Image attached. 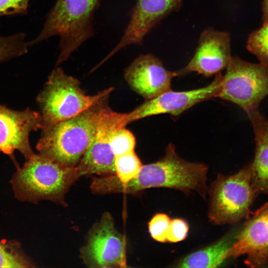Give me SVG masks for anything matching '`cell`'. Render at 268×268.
I'll list each match as a JSON object with an SVG mask.
<instances>
[{"label":"cell","mask_w":268,"mask_h":268,"mask_svg":"<svg viewBox=\"0 0 268 268\" xmlns=\"http://www.w3.org/2000/svg\"><path fill=\"white\" fill-rule=\"evenodd\" d=\"M113 90L110 87L95 95H87L76 78L67 74L61 67H56L36 99L42 129L77 115L109 97Z\"/></svg>","instance_id":"5b68a950"},{"label":"cell","mask_w":268,"mask_h":268,"mask_svg":"<svg viewBox=\"0 0 268 268\" xmlns=\"http://www.w3.org/2000/svg\"><path fill=\"white\" fill-rule=\"evenodd\" d=\"M79 178L75 166L61 165L38 153L27 159L10 182L21 201L48 200L65 205L66 194Z\"/></svg>","instance_id":"3957f363"},{"label":"cell","mask_w":268,"mask_h":268,"mask_svg":"<svg viewBox=\"0 0 268 268\" xmlns=\"http://www.w3.org/2000/svg\"><path fill=\"white\" fill-rule=\"evenodd\" d=\"M80 252V258L88 267H127L124 237L117 231L108 212L104 213L91 228Z\"/></svg>","instance_id":"ba28073f"},{"label":"cell","mask_w":268,"mask_h":268,"mask_svg":"<svg viewBox=\"0 0 268 268\" xmlns=\"http://www.w3.org/2000/svg\"><path fill=\"white\" fill-rule=\"evenodd\" d=\"M42 128L39 112L29 108L15 111L0 104V151L12 159L15 150L26 159L35 154L30 146L29 135L32 131Z\"/></svg>","instance_id":"7c38bea8"},{"label":"cell","mask_w":268,"mask_h":268,"mask_svg":"<svg viewBox=\"0 0 268 268\" xmlns=\"http://www.w3.org/2000/svg\"><path fill=\"white\" fill-rule=\"evenodd\" d=\"M232 57L230 34L208 27L201 32L192 59L185 67L177 70V74L182 76L197 72L209 77L226 69Z\"/></svg>","instance_id":"4fadbf2b"},{"label":"cell","mask_w":268,"mask_h":268,"mask_svg":"<svg viewBox=\"0 0 268 268\" xmlns=\"http://www.w3.org/2000/svg\"><path fill=\"white\" fill-rule=\"evenodd\" d=\"M254 130L255 155L251 163L252 183L258 193L268 195V120L258 109L247 114Z\"/></svg>","instance_id":"2e32d148"},{"label":"cell","mask_w":268,"mask_h":268,"mask_svg":"<svg viewBox=\"0 0 268 268\" xmlns=\"http://www.w3.org/2000/svg\"><path fill=\"white\" fill-rule=\"evenodd\" d=\"M108 98L76 116L42 129L36 145L39 154L61 165L75 167L96 134L108 107Z\"/></svg>","instance_id":"7a4b0ae2"},{"label":"cell","mask_w":268,"mask_h":268,"mask_svg":"<svg viewBox=\"0 0 268 268\" xmlns=\"http://www.w3.org/2000/svg\"><path fill=\"white\" fill-rule=\"evenodd\" d=\"M101 0H57L38 36L30 46L54 36L60 37L58 66L94 34L93 19Z\"/></svg>","instance_id":"277c9868"},{"label":"cell","mask_w":268,"mask_h":268,"mask_svg":"<svg viewBox=\"0 0 268 268\" xmlns=\"http://www.w3.org/2000/svg\"><path fill=\"white\" fill-rule=\"evenodd\" d=\"M207 170L203 163L189 162L179 157L171 143L161 159L143 165L138 174L131 180L122 182L115 175H106L94 178L92 187L94 193L99 195H135L146 189L163 187L185 193L195 191L205 198Z\"/></svg>","instance_id":"6da1fadb"},{"label":"cell","mask_w":268,"mask_h":268,"mask_svg":"<svg viewBox=\"0 0 268 268\" xmlns=\"http://www.w3.org/2000/svg\"><path fill=\"white\" fill-rule=\"evenodd\" d=\"M183 1V0H136L122 37L97 67L130 45H142L146 36L164 18L179 10Z\"/></svg>","instance_id":"30bf717a"},{"label":"cell","mask_w":268,"mask_h":268,"mask_svg":"<svg viewBox=\"0 0 268 268\" xmlns=\"http://www.w3.org/2000/svg\"><path fill=\"white\" fill-rule=\"evenodd\" d=\"M240 228L227 233L214 243L191 253L175 266L179 268H214L226 260L225 256L231 247Z\"/></svg>","instance_id":"e0dca14e"},{"label":"cell","mask_w":268,"mask_h":268,"mask_svg":"<svg viewBox=\"0 0 268 268\" xmlns=\"http://www.w3.org/2000/svg\"><path fill=\"white\" fill-rule=\"evenodd\" d=\"M263 23L268 22V0H263L262 4Z\"/></svg>","instance_id":"484cf974"},{"label":"cell","mask_w":268,"mask_h":268,"mask_svg":"<svg viewBox=\"0 0 268 268\" xmlns=\"http://www.w3.org/2000/svg\"><path fill=\"white\" fill-rule=\"evenodd\" d=\"M247 255L245 264L261 268L268 263V202L259 208L237 234L225 258Z\"/></svg>","instance_id":"5bb4252c"},{"label":"cell","mask_w":268,"mask_h":268,"mask_svg":"<svg viewBox=\"0 0 268 268\" xmlns=\"http://www.w3.org/2000/svg\"><path fill=\"white\" fill-rule=\"evenodd\" d=\"M177 71L166 69L162 61L151 54L140 55L127 67L125 78L135 92L146 100L171 90L172 79Z\"/></svg>","instance_id":"9a60e30c"},{"label":"cell","mask_w":268,"mask_h":268,"mask_svg":"<svg viewBox=\"0 0 268 268\" xmlns=\"http://www.w3.org/2000/svg\"><path fill=\"white\" fill-rule=\"evenodd\" d=\"M30 0H0V16L23 14L28 8Z\"/></svg>","instance_id":"d4e9b609"},{"label":"cell","mask_w":268,"mask_h":268,"mask_svg":"<svg viewBox=\"0 0 268 268\" xmlns=\"http://www.w3.org/2000/svg\"><path fill=\"white\" fill-rule=\"evenodd\" d=\"M33 264L15 244L0 242V268H31Z\"/></svg>","instance_id":"44dd1931"},{"label":"cell","mask_w":268,"mask_h":268,"mask_svg":"<svg viewBox=\"0 0 268 268\" xmlns=\"http://www.w3.org/2000/svg\"><path fill=\"white\" fill-rule=\"evenodd\" d=\"M142 166L134 151L115 157V175L122 182H127L135 177Z\"/></svg>","instance_id":"d6986e66"},{"label":"cell","mask_w":268,"mask_h":268,"mask_svg":"<svg viewBox=\"0 0 268 268\" xmlns=\"http://www.w3.org/2000/svg\"><path fill=\"white\" fill-rule=\"evenodd\" d=\"M246 48L260 63L268 65V22L263 23L260 28L249 35Z\"/></svg>","instance_id":"ffe728a7"},{"label":"cell","mask_w":268,"mask_h":268,"mask_svg":"<svg viewBox=\"0 0 268 268\" xmlns=\"http://www.w3.org/2000/svg\"><path fill=\"white\" fill-rule=\"evenodd\" d=\"M188 229V225L185 220L180 218L171 220L167 241L175 243L183 240L187 236Z\"/></svg>","instance_id":"cb8c5ba5"},{"label":"cell","mask_w":268,"mask_h":268,"mask_svg":"<svg viewBox=\"0 0 268 268\" xmlns=\"http://www.w3.org/2000/svg\"><path fill=\"white\" fill-rule=\"evenodd\" d=\"M222 75L217 97L240 106L247 114L268 95V65L232 57Z\"/></svg>","instance_id":"52a82bcc"},{"label":"cell","mask_w":268,"mask_h":268,"mask_svg":"<svg viewBox=\"0 0 268 268\" xmlns=\"http://www.w3.org/2000/svg\"><path fill=\"white\" fill-rule=\"evenodd\" d=\"M222 75L215 74L208 85L200 88L184 91H167L157 97L146 100L130 113H127V124L151 116L169 114L178 116L196 104L213 97H217Z\"/></svg>","instance_id":"8fae6325"},{"label":"cell","mask_w":268,"mask_h":268,"mask_svg":"<svg viewBox=\"0 0 268 268\" xmlns=\"http://www.w3.org/2000/svg\"><path fill=\"white\" fill-rule=\"evenodd\" d=\"M127 115L113 111L109 107L105 110L93 138L75 166L79 177L91 174L115 175V156L110 139L116 130L127 125Z\"/></svg>","instance_id":"9c48e42d"},{"label":"cell","mask_w":268,"mask_h":268,"mask_svg":"<svg viewBox=\"0 0 268 268\" xmlns=\"http://www.w3.org/2000/svg\"><path fill=\"white\" fill-rule=\"evenodd\" d=\"M209 194L208 216L213 224L235 223L246 218L258 194L251 181V163L234 175H218Z\"/></svg>","instance_id":"8992f818"},{"label":"cell","mask_w":268,"mask_h":268,"mask_svg":"<svg viewBox=\"0 0 268 268\" xmlns=\"http://www.w3.org/2000/svg\"><path fill=\"white\" fill-rule=\"evenodd\" d=\"M29 43L24 33L3 36L0 35V62L23 55L28 52Z\"/></svg>","instance_id":"ac0fdd59"},{"label":"cell","mask_w":268,"mask_h":268,"mask_svg":"<svg viewBox=\"0 0 268 268\" xmlns=\"http://www.w3.org/2000/svg\"><path fill=\"white\" fill-rule=\"evenodd\" d=\"M110 146L115 157L134 152L135 137L125 127H121L112 134Z\"/></svg>","instance_id":"7402d4cb"},{"label":"cell","mask_w":268,"mask_h":268,"mask_svg":"<svg viewBox=\"0 0 268 268\" xmlns=\"http://www.w3.org/2000/svg\"><path fill=\"white\" fill-rule=\"evenodd\" d=\"M171 219L164 213H157L148 223V229L151 237L155 240L167 242V236Z\"/></svg>","instance_id":"603a6c76"}]
</instances>
